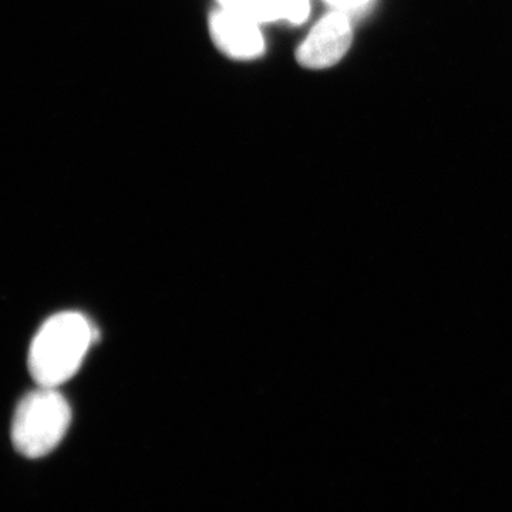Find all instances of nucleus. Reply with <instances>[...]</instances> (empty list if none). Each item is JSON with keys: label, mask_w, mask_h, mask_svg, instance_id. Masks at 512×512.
Here are the masks:
<instances>
[{"label": "nucleus", "mask_w": 512, "mask_h": 512, "mask_svg": "<svg viewBox=\"0 0 512 512\" xmlns=\"http://www.w3.org/2000/svg\"><path fill=\"white\" fill-rule=\"evenodd\" d=\"M326 2L336 10H339V12L348 13L363 8L370 0H326Z\"/></svg>", "instance_id": "obj_6"}, {"label": "nucleus", "mask_w": 512, "mask_h": 512, "mask_svg": "<svg viewBox=\"0 0 512 512\" xmlns=\"http://www.w3.org/2000/svg\"><path fill=\"white\" fill-rule=\"evenodd\" d=\"M222 8L239 10V6H241L242 0H218Z\"/></svg>", "instance_id": "obj_7"}, {"label": "nucleus", "mask_w": 512, "mask_h": 512, "mask_svg": "<svg viewBox=\"0 0 512 512\" xmlns=\"http://www.w3.org/2000/svg\"><path fill=\"white\" fill-rule=\"evenodd\" d=\"M279 20L302 25L311 13V2L309 0H278Z\"/></svg>", "instance_id": "obj_5"}, {"label": "nucleus", "mask_w": 512, "mask_h": 512, "mask_svg": "<svg viewBox=\"0 0 512 512\" xmlns=\"http://www.w3.org/2000/svg\"><path fill=\"white\" fill-rule=\"evenodd\" d=\"M72 423V409L56 387H40L26 394L12 421L13 446L22 456L45 457L64 439Z\"/></svg>", "instance_id": "obj_2"}, {"label": "nucleus", "mask_w": 512, "mask_h": 512, "mask_svg": "<svg viewBox=\"0 0 512 512\" xmlns=\"http://www.w3.org/2000/svg\"><path fill=\"white\" fill-rule=\"evenodd\" d=\"M352 40L348 13L335 10L313 26L296 50V60L305 69H329L345 57Z\"/></svg>", "instance_id": "obj_3"}, {"label": "nucleus", "mask_w": 512, "mask_h": 512, "mask_svg": "<svg viewBox=\"0 0 512 512\" xmlns=\"http://www.w3.org/2000/svg\"><path fill=\"white\" fill-rule=\"evenodd\" d=\"M210 35L225 56L237 60H254L265 53L261 23L237 10L221 8L212 13Z\"/></svg>", "instance_id": "obj_4"}, {"label": "nucleus", "mask_w": 512, "mask_h": 512, "mask_svg": "<svg viewBox=\"0 0 512 512\" xmlns=\"http://www.w3.org/2000/svg\"><path fill=\"white\" fill-rule=\"evenodd\" d=\"M96 330L79 312H62L43 323L29 350V372L40 387H59L76 375Z\"/></svg>", "instance_id": "obj_1"}]
</instances>
